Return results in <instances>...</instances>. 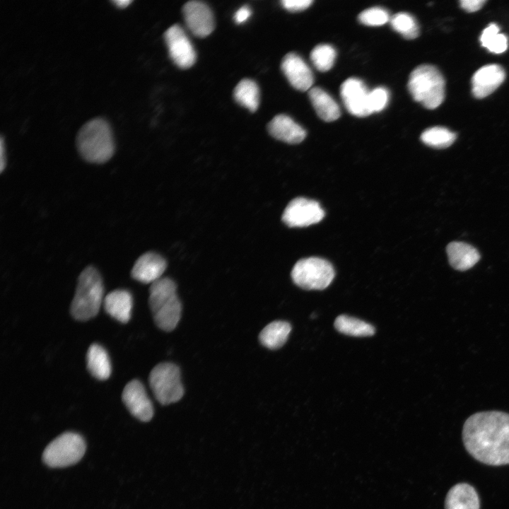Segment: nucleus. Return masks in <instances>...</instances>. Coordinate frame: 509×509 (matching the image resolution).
<instances>
[{"label": "nucleus", "instance_id": "nucleus-21", "mask_svg": "<svg viewBox=\"0 0 509 509\" xmlns=\"http://www.w3.org/2000/svg\"><path fill=\"white\" fill-rule=\"evenodd\" d=\"M308 96L316 113L322 120L330 122L340 117L341 111L338 104L323 89L311 88Z\"/></svg>", "mask_w": 509, "mask_h": 509}, {"label": "nucleus", "instance_id": "nucleus-23", "mask_svg": "<svg viewBox=\"0 0 509 509\" xmlns=\"http://www.w3.org/2000/svg\"><path fill=\"white\" fill-rule=\"evenodd\" d=\"M291 331V326L288 322L274 321L261 331L259 341L268 349H279L286 343Z\"/></svg>", "mask_w": 509, "mask_h": 509}, {"label": "nucleus", "instance_id": "nucleus-25", "mask_svg": "<svg viewBox=\"0 0 509 509\" xmlns=\"http://www.w3.org/2000/svg\"><path fill=\"white\" fill-rule=\"evenodd\" d=\"M334 327L339 332L353 337H369L375 334V328L371 324L346 315L336 318Z\"/></svg>", "mask_w": 509, "mask_h": 509}, {"label": "nucleus", "instance_id": "nucleus-6", "mask_svg": "<svg viewBox=\"0 0 509 509\" xmlns=\"http://www.w3.org/2000/svg\"><path fill=\"white\" fill-rule=\"evenodd\" d=\"M291 274L293 282L303 289L322 290L332 283L334 270L326 259L312 257L298 261Z\"/></svg>", "mask_w": 509, "mask_h": 509}, {"label": "nucleus", "instance_id": "nucleus-24", "mask_svg": "<svg viewBox=\"0 0 509 509\" xmlns=\"http://www.w3.org/2000/svg\"><path fill=\"white\" fill-rule=\"evenodd\" d=\"M235 101L251 112H255L259 104V90L252 80L245 78L235 86L233 92Z\"/></svg>", "mask_w": 509, "mask_h": 509}, {"label": "nucleus", "instance_id": "nucleus-30", "mask_svg": "<svg viewBox=\"0 0 509 509\" xmlns=\"http://www.w3.org/2000/svg\"><path fill=\"white\" fill-rule=\"evenodd\" d=\"M358 21L368 26H380L390 20L388 12L381 7H372L363 11L358 16Z\"/></svg>", "mask_w": 509, "mask_h": 509}, {"label": "nucleus", "instance_id": "nucleus-9", "mask_svg": "<svg viewBox=\"0 0 509 509\" xmlns=\"http://www.w3.org/2000/svg\"><path fill=\"white\" fill-rule=\"evenodd\" d=\"M324 217V211L317 201L297 197L286 207L282 221L289 227H306L319 223Z\"/></svg>", "mask_w": 509, "mask_h": 509}, {"label": "nucleus", "instance_id": "nucleus-8", "mask_svg": "<svg viewBox=\"0 0 509 509\" xmlns=\"http://www.w3.org/2000/svg\"><path fill=\"white\" fill-rule=\"evenodd\" d=\"M149 384L156 399L163 405L177 402L184 394L180 369L172 363L156 365L150 373Z\"/></svg>", "mask_w": 509, "mask_h": 509}, {"label": "nucleus", "instance_id": "nucleus-11", "mask_svg": "<svg viewBox=\"0 0 509 509\" xmlns=\"http://www.w3.org/2000/svg\"><path fill=\"white\" fill-rule=\"evenodd\" d=\"M369 92L365 84L356 78L346 79L340 87L341 97L346 110L359 117L372 114L368 105Z\"/></svg>", "mask_w": 509, "mask_h": 509}, {"label": "nucleus", "instance_id": "nucleus-1", "mask_svg": "<svg viewBox=\"0 0 509 509\" xmlns=\"http://www.w3.org/2000/svg\"><path fill=\"white\" fill-rule=\"evenodd\" d=\"M462 440L477 461L491 466L509 464V414L485 411L471 415L463 425Z\"/></svg>", "mask_w": 509, "mask_h": 509}, {"label": "nucleus", "instance_id": "nucleus-32", "mask_svg": "<svg viewBox=\"0 0 509 509\" xmlns=\"http://www.w3.org/2000/svg\"><path fill=\"white\" fill-rule=\"evenodd\" d=\"M283 7L291 12L301 11L308 8L313 2L312 0H283Z\"/></svg>", "mask_w": 509, "mask_h": 509}, {"label": "nucleus", "instance_id": "nucleus-36", "mask_svg": "<svg viewBox=\"0 0 509 509\" xmlns=\"http://www.w3.org/2000/svg\"><path fill=\"white\" fill-rule=\"evenodd\" d=\"M112 3L115 4L119 8H124L127 6H128L129 4L131 2V1L129 0H115L112 1Z\"/></svg>", "mask_w": 509, "mask_h": 509}, {"label": "nucleus", "instance_id": "nucleus-19", "mask_svg": "<svg viewBox=\"0 0 509 509\" xmlns=\"http://www.w3.org/2000/svg\"><path fill=\"white\" fill-rule=\"evenodd\" d=\"M445 509H480V501L475 488L467 483H459L447 492Z\"/></svg>", "mask_w": 509, "mask_h": 509}, {"label": "nucleus", "instance_id": "nucleus-22", "mask_svg": "<svg viewBox=\"0 0 509 509\" xmlns=\"http://www.w3.org/2000/svg\"><path fill=\"white\" fill-rule=\"evenodd\" d=\"M87 368L96 379L105 380L109 378L112 367L106 350L100 344H91L86 354Z\"/></svg>", "mask_w": 509, "mask_h": 509}, {"label": "nucleus", "instance_id": "nucleus-28", "mask_svg": "<svg viewBox=\"0 0 509 509\" xmlns=\"http://www.w3.org/2000/svg\"><path fill=\"white\" fill-rule=\"evenodd\" d=\"M390 22L392 28L405 39L413 40L419 35V25L408 13H397L390 17Z\"/></svg>", "mask_w": 509, "mask_h": 509}, {"label": "nucleus", "instance_id": "nucleus-27", "mask_svg": "<svg viewBox=\"0 0 509 509\" xmlns=\"http://www.w3.org/2000/svg\"><path fill=\"white\" fill-rule=\"evenodd\" d=\"M499 30L496 24L491 23L483 30L480 37L482 46L495 54L503 53L508 48V38Z\"/></svg>", "mask_w": 509, "mask_h": 509}, {"label": "nucleus", "instance_id": "nucleus-31", "mask_svg": "<svg viewBox=\"0 0 509 509\" xmlns=\"http://www.w3.org/2000/svg\"><path fill=\"white\" fill-rule=\"evenodd\" d=\"M389 92L384 87H377L369 92L368 105L371 113L382 111L389 101Z\"/></svg>", "mask_w": 509, "mask_h": 509}, {"label": "nucleus", "instance_id": "nucleus-17", "mask_svg": "<svg viewBox=\"0 0 509 509\" xmlns=\"http://www.w3.org/2000/svg\"><path fill=\"white\" fill-rule=\"evenodd\" d=\"M268 131L275 139L290 144H299L306 136L305 129L285 115L275 116L268 124Z\"/></svg>", "mask_w": 509, "mask_h": 509}, {"label": "nucleus", "instance_id": "nucleus-14", "mask_svg": "<svg viewBox=\"0 0 509 509\" xmlns=\"http://www.w3.org/2000/svg\"><path fill=\"white\" fill-rule=\"evenodd\" d=\"M281 67L293 88L302 92L311 88L314 82L312 71L299 55L288 53L283 58Z\"/></svg>", "mask_w": 509, "mask_h": 509}, {"label": "nucleus", "instance_id": "nucleus-13", "mask_svg": "<svg viewBox=\"0 0 509 509\" xmlns=\"http://www.w3.org/2000/svg\"><path fill=\"white\" fill-rule=\"evenodd\" d=\"M182 12L189 30L197 37H206L214 29V19L211 10L204 2L190 1L187 2Z\"/></svg>", "mask_w": 509, "mask_h": 509}, {"label": "nucleus", "instance_id": "nucleus-35", "mask_svg": "<svg viewBox=\"0 0 509 509\" xmlns=\"http://www.w3.org/2000/svg\"><path fill=\"white\" fill-rule=\"evenodd\" d=\"M5 167H6V160H5V155H4V142H3V139H1V140H0V171H1V172H3Z\"/></svg>", "mask_w": 509, "mask_h": 509}, {"label": "nucleus", "instance_id": "nucleus-18", "mask_svg": "<svg viewBox=\"0 0 509 509\" xmlns=\"http://www.w3.org/2000/svg\"><path fill=\"white\" fill-rule=\"evenodd\" d=\"M132 305L131 294L124 289L110 292L103 300L106 312L122 323H127L130 320Z\"/></svg>", "mask_w": 509, "mask_h": 509}, {"label": "nucleus", "instance_id": "nucleus-10", "mask_svg": "<svg viewBox=\"0 0 509 509\" xmlns=\"http://www.w3.org/2000/svg\"><path fill=\"white\" fill-rule=\"evenodd\" d=\"M170 57L173 62L181 69H188L196 62L195 50L185 34L178 25L170 27L164 33Z\"/></svg>", "mask_w": 509, "mask_h": 509}, {"label": "nucleus", "instance_id": "nucleus-3", "mask_svg": "<svg viewBox=\"0 0 509 509\" xmlns=\"http://www.w3.org/2000/svg\"><path fill=\"white\" fill-rule=\"evenodd\" d=\"M148 303L156 325L170 332L177 325L182 306L177 296L176 285L169 278L162 277L151 284Z\"/></svg>", "mask_w": 509, "mask_h": 509}, {"label": "nucleus", "instance_id": "nucleus-2", "mask_svg": "<svg viewBox=\"0 0 509 509\" xmlns=\"http://www.w3.org/2000/svg\"><path fill=\"white\" fill-rule=\"evenodd\" d=\"M76 146L86 161L103 163L111 158L115 145L108 123L102 118H94L84 124L76 136Z\"/></svg>", "mask_w": 509, "mask_h": 509}, {"label": "nucleus", "instance_id": "nucleus-7", "mask_svg": "<svg viewBox=\"0 0 509 509\" xmlns=\"http://www.w3.org/2000/svg\"><path fill=\"white\" fill-rule=\"evenodd\" d=\"M85 451L86 444L83 438L76 433L66 432L46 447L42 460L50 467H65L78 462Z\"/></svg>", "mask_w": 509, "mask_h": 509}, {"label": "nucleus", "instance_id": "nucleus-15", "mask_svg": "<svg viewBox=\"0 0 509 509\" xmlns=\"http://www.w3.org/2000/svg\"><path fill=\"white\" fill-rule=\"evenodd\" d=\"M505 73L498 64H488L478 69L472 78V91L476 98L491 94L504 81Z\"/></svg>", "mask_w": 509, "mask_h": 509}, {"label": "nucleus", "instance_id": "nucleus-20", "mask_svg": "<svg viewBox=\"0 0 509 509\" xmlns=\"http://www.w3.org/2000/svg\"><path fill=\"white\" fill-rule=\"evenodd\" d=\"M449 263L452 268L465 271L474 266L480 259L478 250L463 242H452L447 246Z\"/></svg>", "mask_w": 509, "mask_h": 509}, {"label": "nucleus", "instance_id": "nucleus-12", "mask_svg": "<svg viewBox=\"0 0 509 509\" xmlns=\"http://www.w3.org/2000/svg\"><path fill=\"white\" fill-rule=\"evenodd\" d=\"M122 401L129 411L141 421H149L153 416V407L143 384L132 380L124 387Z\"/></svg>", "mask_w": 509, "mask_h": 509}, {"label": "nucleus", "instance_id": "nucleus-16", "mask_svg": "<svg viewBox=\"0 0 509 509\" xmlns=\"http://www.w3.org/2000/svg\"><path fill=\"white\" fill-rule=\"evenodd\" d=\"M167 267L165 260L158 254L148 252L141 255L135 262L131 276L144 283H153L162 278Z\"/></svg>", "mask_w": 509, "mask_h": 509}, {"label": "nucleus", "instance_id": "nucleus-33", "mask_svg": "<svg viewBox=\"0 0 509 509\" xmlns=\"http://www.w3.org/2000/svg\"><path fill=\"white\" fill-rule=\"evenodd\" d=\"M485 3V0H462L460 1V6L467 12L479 10Z\"/></svg>", "mask_w": 509, "mask_h": 509}, {"label": "nucleus", "instance_id": "nucleus-4", "mask_svg": "<svg viewBox=\"0 0 509 509\" xmlns=\"http://www.w3.org/2000/svg\"><path fill=\"white\" fill-rule=\"evenodd\" d=\"M104 288L98 271L89 266L78 276L70 312L74 318L86 321L95 317L103 303Z\"/></svg>", "mask_w": 509, "mask_h": 509}, {"label": "nucleus", "instance_id": "nucleus-29", "mask_svg": "<svg viewBox=\"0 0 509 509\" xmlns=\"http://www.w3.org/2000/svg\"><path fill=\"white\" fill-rule=\"evenodd\" d=\"M336 57L335 49L327 44L315 46L310 53V59L314 66L322 72L331 69L334 64Z\"/></svg>", "mask_w": 509, "mask_h": 509}, {"label": "nucleus", "instance_id": "nucleus-26", "mask_svg": "<svg viewBox=\"0 0 509 509\" xmlns=\"http://www.w3.org/2000/svg\"><path fill=\"white\" fill-rule=\"evenodd\" d=\"M456 139V134L443 127H433L423 131L421 140L426 145L435 148H445L451 146Z\"/></svg>", "mask_w": 509, "mask_h": 509}, {"label": "nucleus", "instance_id": "nucleus-5", "mask_svg": "<svg viewBox=\"0 0 509 509\" xmlns=\"http://www.w3.org/2000/svg\"><path fill=\"white\" fill-rule=\"evenodd\" d=\"M445 85L442 74L430 64L415 68L408 81V89L414 100L430 110L438 107L443 103Z\"/></svg>", "mask_w": 509, "mask_h": 509}, {"label": "nucleus", "instance_id": "nucleus-34", "mask_svg": "<svg viewBox=\"0 0 509 509\" xmlns=\"http://www.w3.org/2000/svg\"><path fill=\"white\" fill-rule=\"evenodd\" d=\"M252 11L248 6L240 7L234 15V21L236 23H245L251 16Z\"/></svg>", "mask_w": 509, "mask_h": 509}]
</instances>
